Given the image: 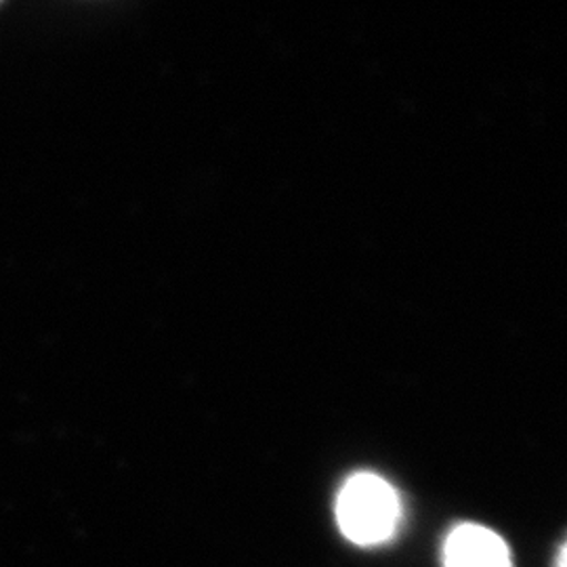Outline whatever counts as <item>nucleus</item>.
I'll return each instance as SVG.
<instances>
[{
    "mask_svg": "<svg viewBox=\"0 0 567 567\" xmlns=\"http://www.w3.org/2000/svg\"><path fill=\"white\" fill-rule=\"evenodd\" d=\"M337 519L344 536L362 547L385 543L400 519V498L383 477L358 473L337 501Z\"/></svg>",
    "mask_w": 567,
    "mask_h": 567,
    "instance_id": "f257e3e1",
    "label": "nucleus"
},
{
    "mask_svg": "<svg viewBox=\"0 0 567 567\" xmlns=\"http://www.w3.org/2000/svg\"><path fill=\"white\" fill-rule=\"evenodd\" d=\"M446 567H511L508 548L501 536L486 527H456L444 548Z\"/></svg>",
    "mask_w": 567,
    "mask_h": 567,
    "instance_id": "f03ea898",
    "label": "nucleus"
},
{
    "mask_svg": "<svg viewBox=\"0 0 567 567\" xmlns=\"http://www.w3.org/2000/svg\"><path fill=\"white\" fill-rule=\"evenodd\" d=\"M557 567H566V550L559 553V564H557Z\"/></svg>",
    "mask_w": 567,
    "mask_h": 567,
    "instance_id": "7ed1b4c3",
    "label": "nucleus"
}]
</instances>
